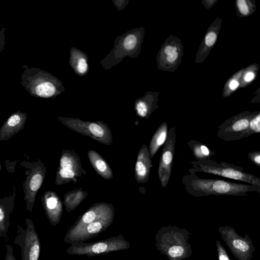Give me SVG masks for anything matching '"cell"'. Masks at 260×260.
Segmentation results:
<instances>
[{
	"instance_id": "cell-8",
	"label": "cell",
	"mask_w": 260,
	"mask_h": 260,
	"mask_svg": "<svg viewBox=\"0 0 260 260\" xmlns=\"http://www.w3.org/2000/svg\"><path fill=\"white\" fill-rule=\"evenodd\" d=\"M28 168L25 171L26 178L23 183L24 200L26 202V210L32 211L37 193L41 187L46 173L44 164L39 160L27 164Z\"/></svg>"
},
{
	"instance_id": "cell-34",
	"label": "cell",
	"mask_w": 260,
	"mask_h": 260,
	"mask_svg": "<svg viewBox=\"0 0 260 260\" xmlns=\"http://www.w3.org/2000/svg\"><path fill=\"white\" fill-rule=\"evenodd\" d=\"M254 74L252 72L247 73L244 76V80L246 82H249L253 79Z\"/></svg>"
},
{
	"instance_id": "cell-11",
	"label": "cell",
	"mask_w": 260,
	"mask_h": 260,
	"mask_svg": "<svg viewBox=\"0 0 260 260\" xmlns=\"http://www.w3.org/2000/svg\"><path fill=\"white\" fill-rule=\"evenodd\" d=\"M252 115L235 116L218 127L217 136L225 141L239 140L240 135L248 128Z\"/></svg>"
},
{
	"instance_id": "cell-19",
	"label": "cell",
	"mask_w": 260,
	"mask_h": 260,
	"mask_svg": "<svg viewBox=\"0 0 260 260\" xmlns=\"http://www.w3.org/2000/svg\"><path fill=\"white\" fill-rule=\"evenodd\" d=\"M187 145L197 160L211 159L212 156L215 155L214 151L196 140H190L187 142Z\"/></svg>"
},
{
	"instance_id": "cell-28",
	"label": "cell",
	"mask_w": 260,
	"mask_h": 260,
	"mask_svg": "<svg viewBox=\"0 0 260 260\" xmlns=\"http://www.w3.org/2000/svg\"><path fill=\"white\" fill-rule=\"evenodd\" d=\"M237 5L241 13L243 15H247L248 13V8L244 0H239L237 1Z\"/></svg>"
},
{
	"instance_id": "cell-26",
	"label": "cell",
	"mask_w": 260,
	"mask_h": 260,
	"mask_svg": "<svg viewBox=\"0 0 260 260\" xmlns=\"http://www.w3.org/2000/svg\"><path fill=\"white\" fill-rule=\"evenodd\" d=\"M248 157L255 165L260 167V151L251 152L248 154Z\"/></svg>"
},
{
	"instance_id": "cell-31",
	"label": "cell",
	"mask_w": 260,
	"mask_h": 260,
	"mask_svg": "<svg viewBox=\"0 0 260 260\" xmlns=\"http://www.w3.org/2000/svg\"><path fill=\"white\" fill-rule=\"evenodd\" d=\"M178 54L176 52L172 53L170 55H167V59L169 62H174L178 57Z\"/></svg>"
},
{
	"instance_id": "cell-17",
	"label": "cell",
	"mask_w": 260,
	"mask_h": 260,
	"mask_svg": "<svg viewBox=\"0 0 260 260\" xmlns=\"http://www.w3.org/2000/svg\"><path fill=\"white\" fill-rule=\"evenodd\" d=\"M114 211H112L94 220L77 231L76 235L78 237H86L90 235L100 232L103 229L104 225H108V222L113 216Z\"/></svg>"
},
{
	"instance_id": "cell-16",
	"label": "cell",
	"mask_w": 260,
	"mask_h": 260,
	"mask_svg": "<svg viewBox=\"0 0 260 260\" xmlns=\"http://www.w3.org/2000/svg\"><path fill=\"white\" fill-rule=\"evenodd\" d=\"M87 155L91 165L99 175L107 180L113 178L111 168L100 154L93 150H89Z\"/></svg>"
},
{
	"instance_id": "cell-10",
	"label": "cell",
	"mask_w": 260,
	"mask_h": 260,
	"mask_svg": "<svg viewBox=\"0 0 260 260\" xmlns=\"http://www.w3.org/2000/svg\"><path fill=\"white\" fill-rule=\"evenodd\" d=\"M176 138L175 127L172 126L168 132L167 138L162 150L158 168V178L163 188L167 186L171 177Z\"/></svg>"
},
{
	"instance_id": "cell-14",
	"label": "cell",
	"mask_w": 260,
	"mask_h": 260,
	"mask_svg": "<svg viewBox=\"0 0 260 260\" xmlns=\"http://www.w3.org/2000/svg\"><path fill=\"white\" fill-rule=\"evenodd\" d=\"M42 203L46 214L52 224L58 220L62 209L61 202L57 194L47 191L42 197Z\"/></svg>"
},
{
	"instance_id": "cell-36",
	"label": "cell",
	"mask_w": 260,
	"mask_h": 260,
	"mask_svg": "<svg viewBox=\"0 0 260 260\" xmlns=\"http://www.w3.org/2000/svg\"><path fill=\"white\" fill-rule=\"evenodd\" d=\"M0 171H1V165H0Z\"/></svg>"
},
{
	"instance_id": "cell-25",
	"label": "cell",
	"mask_w": 260,
	"mask_h": 260,
	"mask_svg": "<svg viewBox=\"0 0 260 260\" xmlns=\"http://www.w3.org/2000/svg\"><path fill=\"white\" fill-rule=\"evenodd\" d=\"M216 246L218 260H231L224 247L217 240L216 241Z\"/></svg>"
},
{
	"instance_id": "cell-22",
	"label": "cell",
	"mask_w": 260,
	"mask_h": 260,
	"mask_svg": "<svg viewBox=\"0 0 260 260\" xmlns=\"http://www.w3.org/2000/svg\"><path fill=\"white\" fill-rule=\"evenodd\" d=\"M88 195L87 192L82 188L74 190L67 192L64 196V203L66 207L68 205H77Z\"/></svg>"
},
{
	"instance_id": "cell-7",
	"label": "cell",
	"mask_w": 260,
	"mask_h": 260,
	"mask_svg": "<svg viewBox=\"0 0 260 260\" xmlns=\"http://www.w3.org/2000/svg\"><path fill=\"white\" fill-rule=\"evenodd\" d=\"M26 227L18 225L17 235L13 243L21 250V260H39L40 253V242L32 221L25 219Z\"/></svg>"
},
{
	"instance_id": "cell-23",
	"label": "cell",
	"mask_w": 260,
	"mask_h": 260,
	"mask_svg": "<svg viewBox=\"0 0 260 260\" xmlns=\"http://www.w3.org/2000/svg\"><path fill=\"white\" fill-rule=\"evenodd\" d=\"M120 45L124 53L134 52L138 45V40L136 35L133 32H128L121 38Z\"/></svg>"
},
{
	"instance_id": "cell-35",
	"label": "cell",
	"mask_w": 260,
	"mask_h": 260,
	"mask_svg": "<svg viewBox=\"0 0 260 260\" xmlns=\"http://www.w3.org/2000/svg\"><path fill=\"white\" fill-rule=\"evenodd\" d=\"M3 237L1 233H0V238Z\"/></svg>"
},
{
	"instance_id": "cell-15",
	"label": "cell",
	"mask_w": 260,
	"mask_h": 260,
	"mask_svg": "<svg viewBox=\"0 0 260 260\" xmlns=\"http://www.w3.org/2000/svg\"><path fill=\"white\" fill-rule=\"evenodd\" d=\"M15 189L13 194L0 198V233L2 237L6 236L10 226V216L14 207Z\"/></svg>"
},
{
	"instance_id": "cell-33",
	"label": "cell",
	"mask_w": 260,
	"mask_h": 260,
	"mask_svg": "<svg viewBox=\"0 0 260 260\" xmlns=\"http://www.w3.org/2000/svg\"><path fill=\"white\" fill-rule=\"evenodd\" d=\"M238 86L239 83L236 80H232L229 83V87L232 90L236 89Z\"/></svg>"
},
{
	"instance_id": "cell-2",
	"label": "cell",
	"mask_w": 260,
	"mask_h": 260,
	"mask_svg": "<svg viewBox=\"0 0 260 260\" xmlns=\"http://www.w3.org/2000/svg\"><path fill=\"white\" fill-rule=\"evenodd\" d=\"M190 235L185 228L163 226L155 235L156 249L168 260H184L192 253L188 242Z\"/></svg>"
},
{
	"instance_id": "cell-18",
	"label": "cell",
	"mask_w": 260,
	"mask_h": 260,
	"mask_svg": "<svg viewBox=\"0 0 260 260\" xmlns=\"http://www.w3.org/2000/svg\"><path fill=\"white\" fill-rule=\"evenodd\" d=\"M168 125L165 122L157 128L152 136L148 148L150 158L153 157L159 148L165 144L168 136Z\"/></svg>"
},
{
	"instance_id": "cell-12",
	"label": "cell",
	"mask_w": 260,
	"mask_h": 260,
	"mask_svg": "<svg viewBox=\"0 0 260 260\" xmlns=\"http://www.w3.org/2000/svg\"><path fill=\"white\" fill-rule=\"evenodd\" d=\"M27 114L18 111L13 113L0 127V141L8 140L24 128Z\"/></svg>"
},
{
	"instance_id": "cell-32",
	"label": "cell",
	"mask_w": 260,
	"mask_h": 260,
	"mask_svg": "<svg viewBox=\"0 0 260 260\" xmlns=\"http://www.w3.org/2000/svg\"><path fill=\"white\" fill-rule=\"evenodd\" d=\"M176 52V48L171 46H168L165 49V52L167 55H170L172 53Z\"/></svg>"
},
{
	"instance_id": "cell-21",
	"label": "cell",
	"mask_w": 260,
	"mask_h": 260,
	"mask_svg": "<svg viewBox=\"0 0 260 260\" xmlns=\"http://www.w3.org/2000/svg\"><path fill=\"white\" fill-rule=\"evenodd\" d=\"M115 242L103 241L99 243H94L93 244L89 245L86 247L84 249H81L78 251V253H101L106 251L116 250L119 249L118 247L116 246Z\"/></svg>"
},
{
	"instance_id": "cell-1",
	"label": "cell",
	"mask_w": 260,
	"mask_h": 260,
	"mask_svg": "<svg viewBox=\"0 0 260 260\" xmlns=\"http://www.w3.org/2000/svg\"><path fill=\"white\" fill-rule=\"evenodd\" d=\"M182 182L187 193L195 197L210 195L247 196L253 192L260 193V186L220 179L201 178L196 173L184 176Z\"/></svg>"
},
{
	"instance_id": "cell-5",
	"label": "cell",
	"mask_w": 260,
	"mask_h": 260,
	"mask_svg": "<svg viewBox=\"0 0 260 260\" xmlns=\"http://www.w3.org/2000/svg\"><path fill=\"white\" fill-rule=\"evenodd\" d=\"M58 119L70 129L99 142L107 145L112 142V132L108 125L102 121H84L79 119L66 117H58Z\"/></svg>"
},
{
	"instance_id": "cell-29",
	"label": "cell",
	"mask_w": 260,
	"mask_h": 260,
	"mask_svg": "<svg viewBox=\"0 0 260 260\" xmlns=\"http://www.w3.org/2000/svg\"><path fill=\"white\" fill-rule=\"evenodd\" d=\"M6 247V254L5 260H16L13 253V249L10 244L5 245Z\"/></svg>"
},
{
	"instance_id": "cell-30",
	"label": "cell",
	"mask_w": 260,
	"mask_h": 260,
	"mask_svg": "<svg viewBox=\"0 0 260 260\" xmlns=\"http://www.w3.org/2000/svg\"><path fill=\"white\" fill-rule=\"evenodd\" d=\"M5 27L2 28L0 30V55L1 52L4 50V46L5 44Z\"/></svg>"
},
{
	"instance_id": "cell-9",
	"label": "cell",
	"mask_w": 260,
	"mask_h": 260,
	"mask_svg": "<svg viewBox=\"0 0 260 260\" xmlns=\"http://www.w3.org/2000/svg\"><path fill=\"white\" fill-rule=\"evenodd\" d=\"M84 174L86 172L82 167L79 155L73 150L63 151L56 174L55 184L75 182L78 177Z\"/></svg>"
},
{
	"instance_id": "cell-4",
	"label": "cell",
	"mask_w": 260,
	"mask_h": 260,
	"mask_svg": "<svg viewBox=\"0 0 260 260\" xmlns=\"http://www.w3.org/2000/svg\"><path fill=\"white\" fill-rule=\"evenodd\" d=\"M189 173L202 172L216 175L248 184L260 186V178L244 171V169L225 162L213 159L193 160L190 163Z\"/></svg>"
},
{
	"instance_id": "cell-27",
	"label": "cell",
	"mask_w": 260,
	"mask_h": 260,
	"mask_svg": "<svg viewBox=\"0 0 260 260\" xmlns=\"http://www.w3.org/2000/svg\"><path fill=\"white\" fill-rule=\"evenodd\" d=\"M216 40V35L213 32H211L208 33L205 37V44L208 46H211L213 45Z\"/></svg>"
},
{
	"instance_id": "cell-20",
	"label": "cell",
	"mask_w": 260,
	"mask_h": 260,
	"mask_svg": "<svg viewBox=\"0 0 260 260\" xmlns=\"http://www.w3.org/2000/svg\"><path fill=\"white\" fill-rule=\"evenodd\" d=\"M71 66L74 69L75 72L79 75H84L88 70V63L87 57L80 51L72 52L70 58Z\"/></svg>"
},
{
	"instance_id": "cell-3",
	"label": "cell",
	"mask_w": 260,
	"mask_h": 260,
	"mask_svg": "<svg viewBox=\"0 0 260 260\" xmlns=\"http://www.w3.org/2000/svg\"><path fill=\"white\" fill-rule=\"evenodd\" d=\"M24 66L20 83L31 96L52 98L60 94L63 88L55 77L41 69Z\"/></svg>"
},
{
	"instance_id": "cell-13",
	"label": "cell",
	"mask_w": 260,
	"mask_h": 260,
	"mask_svg": "<svg viewBox=\"0 0 260 260\" xmlns=\"http://www.w3.org/2000/svg\"><path fill=\"white\" fill-rule=\"evenodd\" d=\"M152 167L148 147L146 144H143L139 151L135 164V176L137 182L140 183L147 182Z\"/></svg>"
},
{
	"instance_id": "cell-24",
	"label": "cell",
	"mask_w": 260,
	"mask_h": 260,
	"mask_svg": "<svg viewBox=\"0 0 260 260\" xmlns=\"http://www.w3.org/2000/svg\"><path fill=\"white\" fill-rule=\"evenodd\" d=\"M260 133V114H256L251 119L249 126L240 136L239 140Z\"/></svg>"
},
{
	"instance_id": "cell-6",
	"label": "cell",
	"mask_w": 260,
	"mask_h": 260,
	"mask_svg": "<svg viewBox=\"0 0 260 260\" xmlns=\"http://www.w3.org/2000/svg\"><path fill=\"white\" fill-rule=\"evenodd\" d=\"M220 237L237 260H251L255 250L252 239L249 235H239L235 229L226 225L218 228Z\"/></svg>"
}]
</instances>
